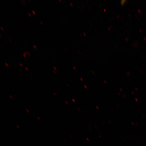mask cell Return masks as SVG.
<instances>
[{"mask_svg": "<svg viewBox=\"0 0 146 146\" xmlns=\"http://www.w3.org/2000/svg\"><path fill=\"white\" fill-rule=\"evenodd\" d=\"M33 47H34V48L35 49H36V48H37V47H36L35 45H34Z\"/></svg>", "mask_w": 146, "mask_h": 146, "instance_id": "obj_1", "label": "cell"}, {"mask_svg": "<svg viewBox=\"0 0 146 146\" xmlns=\"http://www.w3.org/2000/svg\"><path fill=\"white\" fill-rule=\"evenodd\" d=\"M5 65H6V66H7V67H8L9 66V65H8V64H7V63H5Z\"/></svg>", "mask_w": 146, "mask_h": 146, "instance_id": "obj_2", "label": "cell"}, {"mask_svg": "<svg viewBox=\"0 0 146 146\" xmlns=\"http://www.w3.org/2000/svg\"><path fill=\"white\" fill-rule=\"evenodd\" d=\"M32 12L33 13V14H34V15H36V13H35V12L34 11V10H33L32 11Z\"/></svg>", "mask_w": 146, "mask_h": 146, "instance_id": "obj_3", "label": "cell"}, {"mask_svg": "<svg viewBox=\"0 0 146 146\" xmlns=\"http://www.w3.org/2000/svg\"><path fill=\"white\" fill-rule=\"evenodd\" d=\"M19 65H20V66H21V67H23V65L21 63H20L19 64Z\"/></svg>", "mask_w": 146, "mask_h": 146, "instance_id": "obj_4", "label": "cell"}, {"mask_svg": "<svg viewBox=\"0 0 146 146\" xmlns=\"http://www.w3.org/2000/svg\"><path fill=\"white\" fill-rule=\"evenodd\" d=\"M27 54L29 56H31L30 54V53H29V52H27Z\"/></svg>", "mask_w": 146, "mask_h": 146, "instance_id": "obj_5", "label": "cell"}, {"mask_svg": "<svg viewBox=\"0 0 146 146\" xmlns=\"http://www.w3.org/2000/svg\"><path fill=\"white\" fill-rule=\"evenodd\" d=\"M23 56H24V57L25 58H26V55H25V54H23Z\"/></svg>", "mask_w": 146, "mask_h": 146, "instance_id": "obj_6", "label": "cell"}, {"mask_svg": "<svg viewBox=\"0 0 146 146\" xmlns=\"http://www.w3.org/2000/svg\"><path fill=\"white\" fill-rule=\"evenodd\" d=\"M28 14L29 16H30V17H31V15L30 13H28Z\"/></svg>", "mask_w": 146, "mask_h": 146, "instance_id": "obj_7", "label": "cell"}, {"mask_svg": "<svg viewBox=\"0 0 146 146\" xmlns=\"http://www.w3.org/2000/svg\"><path fill=\"white\" fill-rule=\"evenodd\" d=\"M1 29L3 31H4V29H3L2 27H1Z\"/></svg>", "mask_w": 146, "mask_h": 146, "instance_id": "obj_8", "label": "cell"}, {"mask_svg": "<svg viewBox=\"0 0 146 146\" xmlns=\"http://www.w3.org/2000/svg\"><path fill=\"white\" fill-rule=\"evenodd\" d=\"M24 54L25 55H26L27 54V52H25L24 53Z\"/></svg>", "mask_w": 146, "mask_h": 146, "instance_id": "obj_9", "label": "cell"}, {"mask_svg": "<svg viewBox=\"0 0 146 146\" xmlns=\"http://www.w3.org/2000/svg\"><path fill=\"white\" fill-rule=\"evenodd\" d=\"M40 22L41 23V25H43V23H42V21H40Z\"/></svg>", "mask_w": 146, "mask_h": 146, "instance_id": "obj_10", "label": "cell"}, {"mask_svg": "<svg viewBox=\"0 0 146 146\" xmlns=\"http://www.w3.org/2000/svg\"><path fill=\"white\" fill-rule=\"evenodd\" d=\"M25 69H26V70H27V71H28V68H27V67H25Z\"/></svg>", "mask_w": 146, "mask_h": 146, "instance_id": "obj_11", "label": "cell"}, {"mask_svg": "<svg viewBox=\"0 0 146 146\" xmlns=\"http://www.w3.org/2000/svg\"><path fill=\"white\" fill-rule=\"evenodd\" d=\"M9 41H10V42H11L12 41L10 39H9Z\"/></svg>", "mask_w": 146, "mask_h": 146, "instance_id": "obj_12", "label": "cell"}, {"mask_svg": "<svg viewBox=\"0 0 146 146\" xmlns=\"http://www.w3.org/2000/svg\"><path fill=\"white\" fill-rule=\"evenodd\" d=\"M1 34H0V36H1Z\"/></svg>", "mask_w": 146, "mask_h": 146, "instance_id": "obj_13", "label": "cell"}]
</instances>
